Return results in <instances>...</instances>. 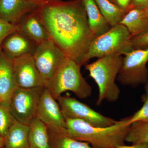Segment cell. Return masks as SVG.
<instances>
[{"instance_id": "obj_4", "label": "cell", "mask_w": 148, "mask_h": 148, "mask_svg": "<svg viewBox=\"0 0 148 148\" xmlns=\"http://www.w3.org/2000/svg\"><path fill=\"white\" fill-rule=\"evenodd\" d=\"M81 66L67 58L45 87L55 100L66 91L73 92L80 99H86L91 95L92 88L82 76Z\"/></svg>"}, {"instance_id": "obj_2", "label": "cell", "mask_w": 148, "mask_h": 148, "mask_svg": "<svg viewBox=\"0 0 148 148\" xmlns=\"http://www.w3.org/2000/svg\"><path fill=\"white\" fill-rule=\"evenodd\" d=\"M128 117L106 127H97L79 119H66L67 135L94 148H116L124 145L130 125Z\"/></svg>"}, {"instance_id": "obj_12", "label": "cell", "mask_w": 148, "mask_h": 148, "mask_svg": "<svg viewBox=\"0 0 148 148\" xmlns=\"http://www.w3.org/2000/svg\"><path fill=\"white\" fill-rule=\"evenodd\" d=\"M36 44L26 36L16 31L8 36L3 41L1 48L11 60L28 54H34Z\"/></svg>"}, {"instance_id": "obj_6", "label": "cell", "mask_w": 148, "mask_h": 148, "mask_svg": "<svg viewBox=\"0 0 148 148\" xmlns=\"http://www.w3.org/2000/svg\"><path fill=\"white\" fill-rule=\"evenodd\" d=\"M124 56L117 80L133 88L145 84L148 81V47L132 49Z\"/></svg>"}, {"instance_id": "obj_20", "label": "cell", "mask_w": 148, "mask_h": 148, "mask_svg": "<svg viewBox=\"0 0 148 148\" xmlns=\"http://www.w3.org/2000/svg\"><path fill=\"white\" fill-rule=\"evenodd\" d=\"M101 13L111 27L119 24L126 12L110 0H94Z\"/></svg>"}, {"instance_id": "obj_11", "label": "cell", "mask_w": 148, "mask_h": 148, "mask_svg": "<svg viewBox=\"0 0 148 148\" xmlns=\"http://www.w3.org/2000/svg\"><path fill=\"white\" fill-rule=\"evenodd\" d=\"M12 62L17 87L26 88L45 87L33 54L22 56L12 60Z\"/></svg>"}, {"instance_id": "obj_19", "label": "cell", "mask_w": 148, "mask_h": 148, "mask_svg": "<svg viewBox=\"0 0 148 148\" xmlns=\"http://www.w3.org/2000/svg\"><path fill=\"white\" fill-rule=\"evenodd\" d=\"M29 143L30 148H49L48 130L38 117L29 125Z\"/></svg>"}, {"instance_id": "obj_17", "label": "cell", "mask_w": 148, "mask_h": 148, "mask_svg": "<svg viewBox=\"0 0 148 148\" xmlns=\"http://www.w3.org/2000/svg\"><path fill=\"white\" fill-rule=\"evenodd\" d=\"M119 24L126 27L131 38L148 31V20L144 10L131 9L126 12Z\"/></svg>"}, {"instance_id": "obj_32", "label": "cell", "mask_w": 148, "mask_h": 148, "mask_svg": "<svg viewBox=\"0 0 148 148\" xmlns=\"http://www.w3.org/2000/svg\"><path fill=\"white\" fill-rule=\"evenodd\" d=\"M145 85V89L146 92L145 94L148 95V81L146 83V84Z\"/></svg>"}, {"instance_id": "obj_5", "label": "cell", "mask_w": 148, "mask_h": 148, "mask_svg": "<svg viewBox=\"0 0 148 148\" xmlns=\"http://www.w3.org/2000/svg\"><path fill=\"white\" fill-rule=\"evenodd\" d=\"M131 36L126 27L117 24L96 37L90 43L84 59L85 65L92 58L108 55H125L134 49Z\"/></svg>"}, {"instance_id": "obj_9", "label": "cell", "mask_w": 148, "mask_h": 148, "mask_svg": "<svg viewBox=\"0 0 148 148\" xmlns=\"http://www.w3.org/2000/svg\"><path fill=\"white\" fill-rule=\"evenodd\" d=\"M33 56L45 87L67 58L64 52L49 39L37 46Z\"/></svg>"}, {"instance_id": "obj_24", "label": "cell", "mask_w": 148, "mask_h": 148, "mask_svg": "<svg viewBox=\"0 0 148 148\" xmlns=\"http://www.w3.org/2000/svg\"><path fill=\"white\" fill-rule=\"evenodd\" d=\"M143 105L139 110L131 116L128 117L127 124L131 125L136 122H141L148 123V95L143 94L142 96Z\"/></svg>"}, {"instance_id": "obj_35", "label": "cell", "mask_w": 148, "mask_h": 148, "mask_svg": "<svg viewBox=\"0 0 148 148\" xmlns=\"http://www.w3.org/2000/svg\"><path fill=\"white\" fill-rule=\"evenodd\" d=\"M0 101H1V100H0Z\"/></svg>"}, {"instance_id": "obj_33", "label": "cell", "mask_w": 148, "mask_h": 148, "mask_svg": "<svg viewBox=\"0 0 148 148\" xmlns=\"http://www.w3.org/2000/svg\"><path fill=\"white\" fill-rule=\"evenodd\" d=\"M144 11H145V14L146 17H147L148 20V7L146 9H145L144 10Z\"/></svg>"}, {"instance_id": "obj_10", "label": "cell", "mask_w": 148, "mask_h": 148, "mask_svg": "<svg viewBox=\"0 0 148 148\" xmlns=\"http://www.w3.org/2000/svg\"><path fill=\"white\" fill-rule=\"evenodd\" d=\"M37 117L45 125L49 132L67 135L66 120L61 108L45 87L40 98Z\"/></svg>"}, {"instance_id": "obj_21", "label": "cell", "mask_w": 148, "mask_h": 148, "mask_svg": "<svg viewBox=\"0 0 148 148\" xmlns=\"http://www.w3.org/2000/svg\"><path fill=\"white\" fill-rule=\"evenodd\" d=\"M49 133V148H94L87 143L75 140L66 134Z\"/></svg>"}, {"instance_id": "obj_34", "label": "cell", "mask_w": 148, "mask_h": 148, "mask_svg": "<svg viewBox=\"0 0 148 148\" xmlns=\"http://www.w3.org/2000/svg\"><path fill=\"white\" fill-rule=\"evenodd\" d=\"M110 1L112 2L113 3V0H110Z\"/></svg>"}, {"instance_id": "obj_26", "label": "cell", "mask_w": 148, "mask_h": 148, "mask_svg": "<svg viewBox=\"0 0 148 148\" xmlns=\"http://www.w3.org/2000/svg\"><path fill=\"white\" fill-rule=\"evenodd\" d=\"M131 42L134 49L148 47V31L143 34L132 38Z\"/></svg>"}, {"instance_id": "obj_23", "label": "cell", "mask_w": 148, "mask_h": 148, "mask_svg": "<svg viewBox=\"0 0 148 148\" xmlns=\"http://www.w3.org/2000/svg\"><path fill=\"white\" fill-rule=\"evenodd\" d=\"M16 119L10 108L9 103L0 101V135L4 138L10 127Z\"/></svg>"}, {"instance_id": "obj_31", "label": "cell", "mask_w": 148, "mask_h": 148, "mask_svg": "<svg viewBox=\"0 0 148 148\" xmlns=\"http://www.w3.org/2000/svg\"><path fill=\"white\" fill-rule=\"evenodd\" d=\"M4 138L0 135V148H3Z\"/></svg>"}, {"instance_id": "obj_22", "label": "cell", "mask_w": 148, "mask_h": 148, "mask_svg": "<svg viewBox=\"0 0 148 148\" xmlns=\"http://www.w3.org/2000/svg\"><path fill=\"white\" fill-rule=\"evenodd\" d=\"M125 141L132 144L148 143V123L141 122L132 123Z\"/></svg>"}, {"instance_id": "obj_16", "label": "cell", "mask_w": 148, "mask_h": 148, "mask_svg": "<svg viewBox=\"0 0 148 148\" xmlns=\"http://www.w3.org/2000/svg\"><path fill=\"white\" fill-rule=\"evenodd\" d=\"M90 30L95 37L108 31L111 26L101 13L94 0H82Z\"/></svg>"}, {"instance_id": "obj_8", "label": "cell", "mask_w": 148, "mask_h": 148, "mask_svg": "<svg viewBox=\"0 0 148 148\" xmlns=\"http://www.w3.org/2000/svg\"><path fill=\"white\" fill-rule=\"evenodd\" d=\"M56 101L65 119L81 120L93 126L100 127L111 126L117 122L96 112L73 97L61 95Z\"/></svg>"}, {"instance_id": "obj_18", "label": "cell", "mask_w": 148, "mask_h": 148, "mask_svg": "<svg viewBox=\"0 0 148 148\" xmlns=\"http://www.w3.org/2000/svg\"><path fill=\"white\" fill-rule=\"evenodd\" d=\"M29 125L15 121L4 138L3 148H30Z\"/></svg>"}, {"instance_id": "obj_7", "label": "cell", "mask_w": 148, "mask_h": 148, "mask_svg": "<svg viewBox=\"0 0 148 148\" xmlns=\"http://www.w3.org/2000/svg\"><path fill=\"white\" fill-rule=\"evenodd\" d=\"M44 88H16L9 102L11 112L16 121L29 125L37 117L40 98Z\"/></svg>"}, {"instance_id": "obj_3", "label": "cell", "mask_w": 148, "mask_h": 148, "mask_svg": "<svg viewBox=\"0 0 148 148\" xmlns=\"http://www.w3.org/2000/svg\"><path fill=\"white\" fill-rule=\"evenodd\" d=\"M123 56L108 55L85 65V69L98 86L97 106L103 101L115 102L119 99L121 91L115 80L122 65Z\"/></svg>"}, {"instance_id": "obj_30", "label": "cell", "mask_w": 148, "mask_h": 148, "mask_svg": "<svg viewBox=\"0 0 148 148\" xmlns=\"http://www.w3.org/2000/svg\"><path fill=\"white\" fill-rule=\"evenodd\" d=\"M30 2L38 6L40 5H43L45 4L54 1L56 0H27Z\"/></svg>"}, {"instance_id": "obj_27", "label": "cell", "mask_w": 148, "mask_h": 148, "mask_svg": "<svg viewBox=\"0 0 148 148\" xmlns=\"http://www.w3.org/2000/svg\"><path fill=\"white\" fill-rule=\"evenodd\" d=\"M133 1L134 0H113V3L126 13L132 9Z\"/></svg>"}, {"instance_id": "obj_1", "label": "cell", "mask_w": 148, "mask_h": 148, "mask_svg": "<svg viewBox=\"0 0 148 148\" xmlns=\"http://www.w3.org/2000/svg\"><path fill=\"white\" fill-rule=\"evenodd\" d=\"M49 39L67 58L81 66L95 37L90 30L82 0H56L38 6L35 12Z\"/></svg>"}, {"instance_id": "obj_14", "label": "cell", "mask_w": 148, "mask_h": 148, "mask_svg": "<svg viewBox=\"0 0 148 148\" xmlns=\"http://www.w3.org/2000/svg\"><path fill=\"white\" fill-rule=\"evenodd\" d=\"M17 26V31L32 40L37 46L49 40L45 28L36 12L24 15Z\"/></svg>"}, {"instance_id": "obj_29", "label": "cell", "mask_w": 148, "mask_h": 148, "mask_svg": "<svg viewBox=\"0 0 148 148\" xmlns=\"http://www.w3.org/2000/svg\"><path fill=\"white\" fill-rule=\"evenodd\" d=\"M116 148H148V143L132 144L131 146H126L124 145L119 146Z\"/></svg>"}, {"instance_id": "obj_13", "label": "cell", "mask_w": 148, "mask_h": 148, "mask_svg": "<svg viewBox=\"0 0 148 148\" xmlns=\"http://www.w3.org/2000/svg\"><path fill=\"white\" fill-rule=\"evenodd\" d=\"M38 7L27 0H0V18L17 25L24 15L35 12Z\"/></svg>"}, {"instance_id": "obj_15", "label": "cell", "mask_w": 148, "mask_h": 148, "mask_svg": "<svg viewBox=\"0 0 148 148\" xmlns=\"http://www.w3.org/2000/svg\"><path fill=\"white\" fill-rule=\"evenodd\" d=\"M12 60L0 47V100L9 103L16 88Z\"/></svg>"}, {"instance_id": "obj_28", "label": "cell", "mask_w": 148, "mask_h": 148, "mask_svg": "<svg viewBox=\"0 0 148 148\" xmlns=\"http://www.w3.org/2000/svg\"><path fill=\"white\" fill-rule=\"evenodd\" d=\"M148 7V0H134L132 3V8L145 10Z\"/></svg>"}, {"instance_id": "obj_25", "label": "cell", "mask_w": 148, "mask_h": 148, "mask_svg": "<svg viewBox=\"0 0 148 148\" xmlns=\"http://www.w3.org/2000/svg\"><path fill=\"white\" fill-rule=\"evenodd\" d=\"M18 31L17 25L12 24L0 18V47L8 36Z\"/></svg>"}]
</instances>
